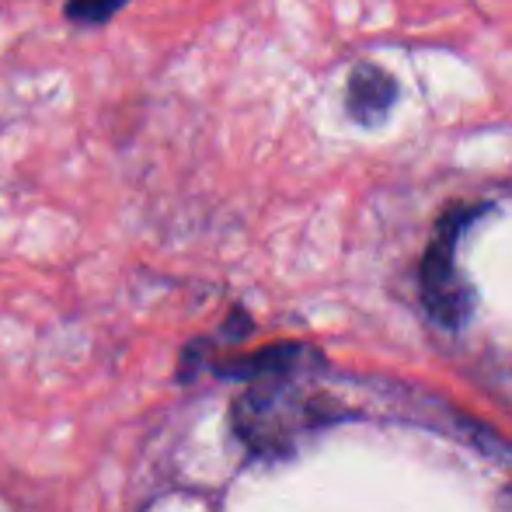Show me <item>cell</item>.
Instances as JSON below:
<instances>
[{
  "label": "cell",
  "mask_w": 512,
  "mask_h": 512,
  "mask_svg": "<svg viewBox=\"0 0 512 512\" xmlns=\"http://www.w3.org/2000/svg\"><path fill=\"white\" fill-rule=\"evenodd\" d=\"M401 98V88L394 81V74H387L377 63H359L349 74V88H345V115L356 126L377 129L387 122V115L394 112Z\"/></svg>",
  "instance_id": "3957f363"
},
{
  "label": "cell",
  "mask_w": 512,
  "mask_h": 512,
  "mask_svg": "<svg viewBox=\"0 0 512 512\" xmlns=\"http://www.w3.org/2000/svg\"><path fill=\"white\" fill-rule=\"evenodd\" d=\"M129 0H67V14L81 25H105Z\"/></svg>",
  "instance_id": "277c9868"
},
{
  "label": "cell",
  "mask_w": 512,
  "mask_h": 512,
  "mask_svg": "<svg viewBox=\"0 0 512 512\" xmlns=\"http://www.w3.org/2000/svg\"><path fill=\"white\" fill-rule=\"evenodd\" d=\"M488 213V206H453L436 223L429 248L422 258V304L439 328H464L474 310V286L457 265V244L474 220Z\"/></svg>",
  "instance_id": "7a4b0ae2"
},
{
  "label": "cell",
  "mask_w": 512,
  "mask_h": 512,
  "mask_svg": "<svg viewBox=\"0 0 512 512\" xmlns=\"http://www.w3.org/2000/svg\"><path fill=\"white\" fill-rule=\"evenodd\" d=\"M317 363L321 359L314 349L293 342L209 363L216 377L248 380V391L234 401V432L251 453L283 457L293 450L297 436L342 415V411H331L335 405H328V398L310 387L307 370Z\"/></svg>",
  "instance_id": "6da1fadb"
},
{
  "label": "cell",
  "mask_w": 512,
  "mask_h": 512,
  "mask_svg": "<svg viewBox=\"0 0 512 512\" xmlns=\"http://www.w3.org/2000/svg\"><path fill=\"white\" fill-rule=\"evenodd\" d=\"M499 512H512V485L502 492V502H499Z\"/></svg>",
  "instance_id": "5b68a950"
}]
</instances>
